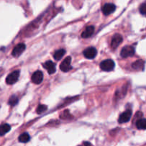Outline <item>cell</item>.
Here are the masks:
<instances>
[{
    "mask_svg": "<svg viewBox=\"0 0 146 146\" xmlns=\"http://www.w3.org/2000/svg\"><path fill=\"white\" fill-rule=\"evenodd\" d=\"M114 67H115V63L111 59L104 60L100 64V68L104 71H113Z\"/></svg>",
    "mask_w": 146,
    "mask_h": 146,
    "instance_id": "cell-1",
    "label": "cell"
},
{
    "mask_svg": "<svg viewBox=\"0 0 146 146\" xmlns=\"http://www.w3.org/2000/svg\"><path fill=\"white\" fill-rule=\"evenodd\" d=\"M135 54V49L131 46H125L122 48L121 51V56L123 58L133 56Z\"/></svg>",
    "mask_w": 146,
    "mask_h": 146,
    "instance_id": "cell-2",
    "label": "cell"
},
{
    "mask_svg": "<svg viewBox=\"0 0 146 146\" xmlns=\"http://www.w3.org/2000/svg\"><path fill=\"white\" fill-rule=\"evenodd\" d=\"M19 77V71H13L9 75L7 76V78H6V82L7 84L12 85L18 81Z\"/></svg>",
    "mask_w": 146,
    "mask_h": 146,
    "instance_id": "cell-3",
    "label": "cell"
},
{
    "mask_svg": "<svg viewBox=\"0 0 146 146\" xmlns=\"http://www.w3.org/2000/svg\"><path fill=\"white\" fill-rule=\"evenodd\" d=\"M71 57L68 56L62 61V63L60 65V69L64 72H68L70 70L72 69V66L71 65Z\"/></svg>",
    "mask_w": 146,
    "mask_h": 146,
    "instance_id": "cell-4",
    "label": "cell"
},
{
    "mask_svg": "<svg viewBox=\"0 0 146 146\" xmlns=\"http://www.w3.org/2000/svg\"><path fill=\"white\" fill-rule=\"evenodd\" d=\"M131 116H132V111L131 110H127L125 112L121 113L120 115L119 118H118V122L120 123H127L131 120Z\"/></svg>",
    "mask_w": 146,
    "mask_h": 146,
    "instance_id": "cell-5",
    "label": "cell"
},
{
    "mask_svg": "<svg viewBox=\"0 0 146 146\" xmlns=\"http://www.w3.org/2000/svg\"><path fill=\"white\" fill-rule=\"evenodd\" d=\"M97 55V51L94 47H88L84 51V56L88 59H93Z\"/></svg>",
    "mask_w": 146,
    "mask_h": 146,
    "instance_id": "cell-6",
    "label": "cell"
},
{
    "mask_svg": "<svg viewBox=\"0 0 146 146\" xmlns=\"http://www.w3.org/2000/svg\"><path fill=\"white\" fill-rule=\"evenodd\" d=\"M26 48V46L24 44H19L13 48L12 50V56L14 57H18L24 52Z\"/></svg>",
    "mask_w": 146,
    "mask_h": 146,
    "instance_id": "cell-7",
    "label": "cell"
},
{
    "mask_svg": "<svg viewBox=\"0 0 146 146\" xmlns=\"http://www.w3.org/2000/svg\"><path fill=\"white\" fill-rule=\"evenodd\" d=\"M123 41V37L121 34H114L113 36L112 37V40H111V48L115 49L120 44L122 43Z\"/></svg>",
    "mask_w": 146,
    "mask_h": 146,
    "instance_id": "cell-8",
    "label": "cell"
},
{
    "mask_svg": "<svg viewBox=\"0 0 146 146\" xmlns=\"http://www.w3.org/2000/svg\"><path fill=\"white\" fill-rule=\"evenodd\" d=\"M43 79H44V75L41 71H35L31 76V81L35 84H41Z\"/></svg>",
    "mask_w": 146,
    "mask_h": 146,
    "instance_id": "cell-9",
    "label": "cell"
},
{
    "mask_svg": "<svg viewBox=\"0 0 146 146\" xmlns=\"http://www.w3.org/2000/svg\"><path fill=\"white\" fill-rule=\"evenodd\" d=\"M115 8H116V7H115V4H111V3L106 4L102 8L103 13H104L105 15H109V14H112V13L115 11Z\"/></svg>",
    "mask_w": 146,
    "mask_h": 146,
    "instance_id": "cell-10",
    "label": "cell"
},
{
    "mask_svg": "<svg viewBox=\"0 0 146 146\" xmlns=\"http://www.w3.org/2000/svg\"><path fill=\"white\" fill-rule=\"evenodd\" d=\"M43 66L49 74H53L56 72V65L51 61H47L43 64Z\"/></svg>",
    "mask_w": 146,
    "mask_h": 146,
    "instance_id": "cell-11",
    "label": "cell"
},
{
    "mask_svg": "<svg viewBox=\"0 0 146 146\" xmlns=\"http://www.w3.org/2000/svg\"><path fill=\"white\" fill-rule=\"evenodd\" d=\"M94 30H95V29H94V26H88V27H87L86 28V29L82 32L81 36L84 38H88V37L91 36L92 34H94Z\"/></svg>",
    "mask_w": 146,
    "mask_h": 146,
    "instance_id": "cell-12",
    "label": "cell"
},
{
    "mask_svg": "<svg viewBox=\"0 0 146 146\" xmlns=\"http://www.w3.org/2000/svg\"><path fill=\"white\" fill-rule=\"evenodd\" d=\"M144 61L143 60H138V61H135L133 63L132 68L133 69L136 70V71H140V70H143L144 68Z\"/></svg>",
    "mask_w": 146,
    "mask_h": 146,
    "instance_id": "cell-13",
    "label": "cell"
},
{
    "mask_svg": "<svg viewBox=\"0 0 146 146\" xmlns=\"http://www.w3.org/2000/svg\"><path fill=\"white\" fill-rule=\"evenodd\" d=\"M11 130V126L9 124H2L0 125V136L5 135Z\"/></svg>",
    "mask_w": 146,
    "mask_h": 146,
    "instance_id": "cell-14",
    "label": "cell"
},
{
    "mask_svg": "<svg viewBox=\"0 0 146 146\" xmlns=\"http://www.w3.org/2000/svg\"><path fill=\"white\" fill-rule=\"evenodd\" d=\"M136 127L138 129L145 130L146 128V120L145 118H140L136 122Z\"/></svg>",
    "mask_w": 146,
    "mask_h": 146,
    "instance_id": "cell-15",
    "label": "cell"
},
{
    "mask_svg": "<svg viewBox=\"0 0 146 146\" xmlns=\"http://www.w3.org/2000/svg\"><path fill=\"white\" fill-rule=\"evenodd\" d=\"M66 54V51L64 49H59L57 50L54 54V58H55L56 60L58 61V60L61 59Z\"/></svg>",
    "mask_w": 146,
    "mask_h": 146,
    "instance_id": "cell-16",
    "label": "cell"
},
{
    "mask_svg": "<svg viewBox=\"0 0 146 146\" xmlns=\"http://www.w3.org/2000/svg\"><path fill=\"white\" fill-rule=\"evenodd\" d=\"M30 140V136L29 135V133H24L21 134L19 137V141L20 143H25L29 142Z\"/></svg>",
    "mask_w": 146,
    "mask_h": 146,
    "instance_id": "cell-17",
    "label": "cell"
},
{
    "mask_svg": "<svg viewBox=\"0 0 146 146\" xmlns=\"http://www.w3.org/2000/svg\"><path fill=\"white\" fill-rule=\"evenodd\" d=\"M19 102V99L18 98H17L16 96H11V97H10V98L9 99V101H8V104L9 105L11 106H14L17 105V104H18Z\"/></svg>",
    "mask_w": 146,
    "mask_h": 146,
    "instance_id": "cell-18",
    "label": "cell"
},
{
    "mask_svg": "<svg viewBox=\"0 0 146 146\" xmlns=\"http://www.w3.org/2000/svg\"><path fill=\"white\" fill-rule=\"evenodd\" d=\"M47 110V106L46 105H39L36 108V113L38 114H41Z\"/></svg>",
    "mask_w": 146,
    "mask_h": 146,
    "instance_id": "cell-19",
    "label": "cell"
},
{
    "mask_svg": "<svg viewBox=\"0 0 146 146\" xmlns=\"http://www.w3.org/2000/svg\"><path fill=\"white\" fill-rule=\"evenodd\" d=\"M140 12H141L142 14H143V15H145L146 14V3L145 2L143 3V4L141 6V7H140Z\"/></svg>",
    "mask_w": 146,
    "mask_h": 146,
    "instance_id": "cell-20",
    "label": "cell"
},
{
    "mask_svg": "<svg viewBox=\"0 0 146 146\" xmlns=\"http://www.w3.org/2000/svg\"><path fill=\"white\" fill-rule=\"evenodd\" d=\"M4 69H3L2 68H0V77H1V76L3 75V74H4Z\"/></svg>",
    "mask_w": 146,
    "mask_h": 146,
    "instance_id": "cell-21",
    "label": "cell"
},
{
    "mask_svg": "<svg viewBox=\"0 0 146 146\" xmlns=\"http://www.w3.org/2000/svg\"><path fill=\"white\" fill-rule=\"evenodd\" d=\"M91 145H90V143H88L87 142H85L84 143V145H80V146H90Z\"/></svg>",
    "mask_w": 146,
    "mask_h": 146,
    "instance_id": "cell-22",
    "label": "cell"
}]
</instances>
